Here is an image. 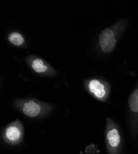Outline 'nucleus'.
I'll return each instance as SVG.
<instances>
[{
  "label": "nucleus",
  "mask_w": 138,
  "mask_h": 154,
  "mask_svg": "<svg viewBox=\"0 0 138 154\" xmlns=\"http://www.w3.org/2000/svg\"><path fill=\"white\" fill-rule=\"evenodd\" d=\"M117 42L115 34L111 29H104L99 35L98 43L104 53H111L116 47Z\"/></svg>",
  "instance_id": "obj_1"
},
{
  "label": "nucleus",
  "mask_w": 138,
  "mask_h": 154,
  "mask_svg": "<svg viewBox=\"0 0 138 154\" xmlns=\"http://www.w3.org/2000/svg\"><path fill=\"white\" fill-rule=\"evenodd\" d=\"M30 67L34 72L40 74L48 75L53 73L54 70L43 59L35 57L30 62Z\"/></svg>",
  "instance_id": "obj_2"
},
{
  "label": "nucleus",
  "mask_w": 138,
  "mask_h": 154,
  "mask_svg": "<svg viewBox=\"0 0 138 154\" xmlns=\"http://www.w3.org/2000/svg\"><path fill=\"white\" fill-rule=\"evenodd\" d=\"M89 91L97 98L102 99L105 97L107 94L105 85L98 80L93 79L88 83Z\"/></svg>",
  "instance_id": "obj_3"
},
{
  "label": "nucleus",
  "mask_w": 138,
  "mask_h": 154,
  "mask_svg": "<svg viewBox=\"0 0 138 154\" xmlns=\"http://www.w3.org/2000/svg\"><path fill=\"white\" fill-rule=\"evenodd\" d=\"M23 113L29 117H35L41 112L40 106L33 100H29L25 102L22 107Z\"/></svg>",
  "instance_id": "obj_4"
},
{
  "label": "nucleus",
  "mask_w": 138,
  "mask_h": 154,
  "mask_svg": "<svg viewBox=\"0 0 138 154\" xmlns=\"http://www.w3.org/2000/svg\"><path fill=\"white\" fill-rule=\"evenodd\" d=\"M5 135L9 140L11 142H15L19 139L21 136V131L18 126L11 125L6 129Z\"/></svg>",
  "instance_id": "obj_5"
},
{
  "label": "nucleus",
  "mask_w": 138,
  "mask_h": 154,
  "mask_svg": "<svg viewBox=\"0 0 138 154\" xmlns=\"http://www.w3.org/2000/svg\"><path fill=\"white\" fill-rule=\"evenodd\" d=\"M107 138L109 144L113 147H117L121 140L120 135L116 128H112L107 132Z\"/></svg>",
  "instance_id": "obj_6"
},
{
  "label": "nucleus",
  "mask_w": 138,
  "mask_h": 154,
  "mask_svg": "<svg viewBox=\"0 0 138 154\" xmlns=\"http://www.w3.org/2000/svg\"><path fill=\"white\" fill-rule=\"evenodd\" d=\"M8 40L12 45L18 46H22L25 42V39L23 35L16 32H13L9 35Z\"/></svg>",
  "instance_id": "obj_7"
},
{
  "label": "nucleus",
  "mask_w": 138,
  "mask_h": 154,
  "mask_svg": "<svg viewBox=\"0 0 138 154\" xmlns=\"http://www.w3.org/2000/svg\"><path fill=\"white\" fill-rule=\"evenodd\" d=\"M128 104L130 109L133 112H138V89L135 90L130 94Z\"/></svg>",
  "instance_id": "obj_8"
}]
</instances>
